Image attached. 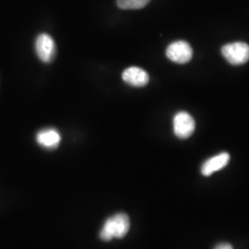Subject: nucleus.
I'll list each match as a JSON object with an SVG mask.
<instances>
[{"label":"nucleus","mask_w":249,"mask_h":249,"mask_svg":"<svg viewBox=\"0 0 249 249\" xmlns=\"http://www.w3.org/2000/svg\"><path fill=\"white\" fill-rule=\"evenodd\" d=\"M130 228L129 218L126 214L118 213L107 219L100 232V237L104 241L114 238H122L128 232Z\"/></svg>","instance_id":"nucleus-1"},{"label":"nucleus","mask_w":249,"mask_h":249,"mask_svg":"<svg viewBox=\"0 0 249 249\" xmlns=\"http://www.w3.org/2000/svg\"><path fill=\"white\" fill-rule=\"evenodd\" d=\"M222 53L231 65H243L249 60V45L241 42L228 44L222 48Z\"/></svg>","instance_id":"nucleus-2"},{"label":"nucleus","mask_w":249,"mask_h":249,"mask_svg":"<svg viewBox=\"0 0 249 249\" xmlns=\"http://www.w3.org/2000/svg\"><path fill=\"white\" fill-rule=\"evenodd\" d=\"M36 51L39 59L44 63H51L56 54V46L53 38L47 34L37 36Z\"/></svg>","instance_id":"nucleus-3"},{"label":"nucleus","mask_w":249,"mask_h":249,"mask_svg":"<svg viewBox=\"0 0 249 249\" xmlns=\"http://www.w3.org/2000/svg\"><path fill=\"white\" fill-rule=\"evenodd\" d=\"M166 56L173 62L186 64L192 59L193 50L186 41H177L168 45Z\"/></svg>","instance_id":"nucleus-4"},{"label":"nucleus","mask_w":249,"mask_h":249,"mask_svg":"<svg viewBox=\"0 0 249 249\" xmlns=\"http://www.w3.org/2000/svg\"><path fill=\"white\" fill-rule=\"evenodd\" d=\"M196 123L187 112H179L174 117V132L179 139H187L194 133Z\"/></svg>","instance_id":"nucleus-5"},{"label":"nucleus","mask_w":249,"mask_h":249,"mask_svg":"<svg viewBox=\"0 0 249 249\" xmlns=\"http://www.w3.org/2000/svg\"><path fill=\"white\" fill-rule=\"evenodd\" d=\"M122 79L125 83L134 87H143L148 84L150 77L149 74L142 69L130 67L123 72Z\"/></svg>","instance_id":"nucleus-6"},{"label":"nucleus","mask_w":249,"mask_h":249,"mask_svg":"<svg viewBox=\"0 0 249 249\" xmlns=\"http://www.w3.org/2000/svg\"><path fill=\"white\" fill-rule=\"evenodd\" d=\"M229 160H230L229 153L222 152L205 161L201 167V174L205 177H209L215 172L223 169V167H225L228 164Z\"/></svg>","instance_id":"nucleus-7"},{"label":"nucleus","mask_w":249,"mask_h":249,"mask_svg":"<svg viewBox=\"0 0 249 249\" xmlns=\"http://www.w3.org/2000/svg\"><path fill=\"white\" fill-rule=\"evenodd\" d=\"M36 141L39 145L44 148L55 149L61 142V136L57 130L53 128H45L38 132Z\"/></svg>","instance_id":"nucleus-8"},{"label":"nucleus","mask_w":249,"mask_h":249,"mask_svg":"<svg viewBox=\"0 0 249 249\" xmlns=\"http://www.w3.org/2000/svg\"><path fill=\"white\" fill-rule=\"evenodd\" d=\"M151 0H117L118 8L122 9H140L146 7Z\"/></svg>","instance_id":"nucleus-9"},{"label":"nucleus","mask_w":249,"mask_h":249,"mask_svg":"<svg viewBox=\"0 0 249 249\" xmlns=\"http://www.w3.org/2000/svg\"><path fill=\"white\" fill-rule=\"evenodd\" d=\"M214 249H233L231 245L227 244V243H223V244H220L218 245L216 248Z\"/></svg>","instance_id":"nucleus-10"}]
</instances>
